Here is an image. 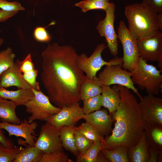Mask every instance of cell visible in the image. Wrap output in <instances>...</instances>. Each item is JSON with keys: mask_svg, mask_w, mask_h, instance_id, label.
<instances>
[{"mask_svg": "<svg viewBox=\"0 0 162 162\" xmlns=\"http://www.w3.org/2000/svg\"><path fill=\"white\" fill-rule=\"evenodd\" d=\"M41 55V79L51 103L62 108L79 102L86 76L77 64L75 49L54 43L48 44Z\"/></svg>", "mask_w": 162, "mask_h": 162, "instance_id": "6da1fadb", "label": "cell"}, {"mask_svg": "<svg viewBox=\"0 0 162 162\" xmlns=\"http://www.w3.org/2000/svg\"><path fill=\"white\" fill-rule=\"evenodd\" d=\"M116 86L121 101L116 111L112 113L116 122L112 134L102 143L103 149H111L119 145L131 148L137 143L144 130L145 123L136 98L129 88Z\"/></svg>", "mask_w": 162, "mask_h": 162, "instance_id": "7a4b0ae2", "label": "cell"}, {"mask_svg": "<svg viewBox=\"0 0 162 162\" xmlns=\"http://www.w3.org/2000/svg\"><path fill=\"white\" fill-rule=\"evenodd\" d=\"M124 14L128 23V30L136 40L159 30L157 24L158 13L142 3L126 6Z\"/></svg>", "mask_w": 162, "mask_h": 162, "instance_id": "3957f363", "label": "cell"}, {"mask_svg": "<svg viewBox=\"0 0 162 162\" xmlns=\"http://www.w3.org/2000/svg\"><path fill=\"white\" fill-rule=\"evenodd\" d=\"M161 71L140 57L138 63L130 72L131 79L141 90L148 94L158 95L162 89Z\"/></svg>", "mask_w": 162, "mask_h": 162, "instance_id": "277c9868", "label": "cell"}, {"mask_svg": "<svg viewBox=\"0 0 162 162\" xmlns=\"http://www.w3.org/2000/svg\"><path fill=\"white\" fill-rule=\"evenodd\" d=\"M34 96L25 105L26 111L31 115L28 117L31 123L36 120L46 122L52 115L58 112L61 108L52 105L47 96L40 90L31 88Z\"/></svg>", "mask_w": 162, "mask_h": 162, "instance_id": "5b68a950", "label": "cell"}, {"mask_svg": "<svg viewBox=\"0 0 162 162\" xmlns=\"http://www.w3.org/2000/svg\"><path fill=\"white\" fill-rule=\"evenodd\" d=\"M106 48L104 44H99L97 46L89 57L85 53L78 55L77 64L82 72L86 74V77L91 79L96 76L97 72L104 66L122 64V58L116 56L108 62L104 61L102 57L101 53Z\"/></svg>", "mask_w": 162, "mask_h": 162, "instance_id": "8992f818", "label": "cell"}, {"mask_svg": "<svg viewBox=\"0 0 162 162\" xmlns=\"http://www.w3.org/2000/svg\"><path fill=\"white\" fill-rule=\"evenodd\" d=\"M122 64H112L105 67L98 74V80L101 85L109 86L117 85L125 86L132 90L140 99L142 97L134 86L131 79L130 72L123 69Z\"/></svg>", "mask_w": 162, "mask_h": 162, "instance_id": "52a82bcc", "label": "cell"}, {"mask_svg": "<svg viewBox=\"0 0 162 162\" xmlns=\"http://www.w3.org/2000/svg\"><path fill=\"white\" fill-rule=\"evenodd\" d=\"M117 35L123 48L122 67L131 72L138 63L140 58L136 40L131 34L122 20L119 22Z\"/></svg>", "mask_w": 162, "mask_h": 162, "instance_id": "ba28073f", "label": "cell"}, {"mask_svg": "<svg viewBox=\"0 0 162 162\" xmlns=\"http://www.w3.org/2000/svg\"><path fill=\"white\" fill-rule=\"evenodd\" d=\"M34 146L44 153L63 151L59 130L46 122L41 126Z\"/></svg>", "mask_w": 162, "mask_h": 162, "instance_id": "9c48e42d", "label": "cell"}, {"mask_svg": "<svg viewBox=\"0 0 162 162\" xmlns=\"http://www.w3.org/2000/svg\"><path fill=\"white\" fill-rule=\"evenodd\" d=\"M38 126L36 122L29 123L26 118L22 120L18 124H13L4 122H0V128L6 130L8 136H14L22 137L24 140H19V145L34 146L37 137L35 130Z\"/></svg>", "mask_w": 162, "mask_h": 162, "instance_id": "30bf717a", "label": "cell"}, {"mask_svg": "<svg viewBox=\"0 0 162 162\" xmlns=\"http://www.w3.org/2000/svg\"><path fill=\"white\" fill-rule=\"evenodd\" d=\"M115 8V5L112 3L105 11L106 15L104 18L98 22L96 27L100 35L105 38L110 53L114 56H117L118 53V35L115 31L114 25Z\"/></svg>", "mask_w": 162, "mask_h": 162, "instance_id": "8fae6325", "label": "cell"}, {"mask_svg": "<svg viewBox=\"0 0 162 162\" xmlns=\"http://www.w3.org/2000/svg\"><path fill=\"white\" fill-rule=\"evenodd\" d=\"M140 57L147 62L157 61L162 53V32L159 30L136 40Z\"/></svg>", "mask_w": 162, "mask_h": 162, "instance_id": "7c38bea8", "label": "cell"}, {"mask_svg": "<svg viewBox=\"0 0 162 162\" xmlns=\"http://www.w3.org/2000/svg\"><path fill=\"white\" fill-rule=\"evenodd\" d=\"M139 104L145 124L154 123L162 126V99L148 94L140 99Z\"/></svg>", "mask_w": 162, "mask_h": 162, "instance_id": "4fadbf2b", "label": "cell"}, {"mask_svg": "<svg viewBox=\"0 0 162 162\" xmlns=\"http://www.w3.org/2000/svg\"><path fill=\"white\" fill-rule=\"evenodd\" d=\"M79 102L62 108L57 113L51 116L47 121L59 129L64 126H71L82 119L84 115Z\"/></svg>", "mask_w": 162, "mask_h": 162, "instance_id": "5bb4252c", "label": "cell"}, {"mask_svg": "<svg viewBox=\"0 0 162 162\" xmlns=\"http://www.w3.org/2000/svg\"><path fill=\"white\" fill-rule=\"evenodd\" d=\"M82 119L103 136L107 135L112 130L113 120L105 109H100L84 114Z\"/></svg>", "mask_w": 162, "mask_h": 162, "instance_id": "9a60e30c", "label": "cell"}, {"mask_svg": "<svg viewBox=\"0 0 162 162\" xmlns=\"http://www.w3.org/2000/svg\"><path fill=\"white\" fill-rule=\"evenodd\" d=\"M11 86H16L18 89L31 88L20 70L18 59L0 75V87L6 88Z\"/></svg>", "mask_w": 162, "mask_h": 162, "instance_id": "2e32d148", "label": "cell"}, {"mask_svg": "<svg viewBox=\"0 0 162 162\" xmlns=\"http://www.w3.org/2000/svg\"><path fill=\"white\" fill-rule=\"evenodd\" d=\"M18 61L20 70L24 80L31 88L40 90L39 83L36 80L38 71L34 67L31 54H28L23 61Z\"/></svg>", "mask_w": 162, "mask_h": 162, "instance_id": "e0dca14e", "label": "cell"}, {"mask_svg": "<svg viewBox=\"0 0 162 162\" xmlns=\"http://www.w3.org/2000/svg\"><path fill=\"white\" fill-rule=\"evenodd\" d=\"M34 96L32 88H19L15 91L9 90L0 87V98L14 102L17 106H25Z\"/></svg>", "mask_w": 162, "mask_h": 162, "instance_id": "ac0fdd59", "label": "cell"}, {"mask_svg": "<svg viewBox=\"0 0 162 162\" xmlns=\"http://www.w3.org/2000/svg\"><path fill=\"white\" fill-rule=\"evenodd\" d=\"M102 106L112 113L117 110L121 101L120 92L116 86L101 85Z\"/></svg>", "mask_w": 162, "mask_h": 162, "instance_id": "d6986e66", "label": "cell"}, {"mask_svg": "<svg viewBox=\"0 0 162 162\" xmlns=\"http://www.w3.org/2000/svg\"><path fill=\"white\" fill-rule=\"evenodd\" d=\"M149 147L144 130L141 138L136 145L132 148L128 149V155L129 162H148Z\"/></svg>", "mask_w": 162, "mask_h": 162, "instance_id": "ffe728a7", "label": "cell"}, {"mask_svg": "<svg viewBox=\"0 0 162 162\" xmlns=\"http://www.w3.org/2000/svg\"><path fill=\"white\" fill-rule=\"evenodd\" d=\"M144 130L149 146L162 151V126L154 123H145Z\"/></svg>", "mask_w": 162, "mask_h": 162, "instance_id": "44dd1931", "label": "cell"}, {"mask_svg": "<svg viewBox=\"0 0 162 162\" xmlns=\"http://www.w3.org/2000/svg\"><path fill=\"white\" fill-rule=\"evenodd\" d=\"M101 93V85L98 77L96 76L90 79L86 77L80 88L79 98L80 100H83L100 94Z\"/></svg>", "mask_w": 162, "mask_h": 162, "instance_id": "7402d4cb", "label": "cell"}, {"mask_svg": "<svg viewBox=\"0 0 162 162\" xmlns=\"http://www.w3.org/2000/svg\"><path fill=\"white\" fill-rule=\"evenodd\" d=\"M17 106L13 101L4 99L0 101V120L13 124H18L21 121L17 116L16 109Z\"/></svg>", "mask_w": 162, "mask_h": 162, "instance_id": "603a6c76", "label": "cell"}, {"mask_svg": "<svg viewBox=\"0 0 162 162\" xmlns=\"http://www.w3.org/2000/svg\"><path fill=\"white\" fill-rule=\"evenodd\" d=\"M76 126H64L59 130L60 135L63 148L76 156L78 152L76 147L74 134Z\"/></svg>", "mask_w": 162, "mask_h": 162, "instance_id": "cb8c5ba5", "label": "cell"}, {"mask_svg": "<svg viewBox=\"0 0 162 162\" xmlns=\"http://www.w3.org/2000/svg\"><path fill=\"white\" fill-rule=\"evenodd\" d=\"M128 148L124 145L117 146L111 149H102L101 151L109 162H129Z\"/></svg>", "mask_w": 162, "mask_h": 162, "instance_id": "d4e9b609", "label": "cell"}, {"mask_svg": "<svg viewBox=\"0 0 162 162\" xmlns=\"http://www.w3.org/2000/svg\"><path fill=\"white\" fill-rule=\"evenodd\" d=\"M22 148L13 162H39L43 153L34 146Z\"/></svg>", "mask_w": 162, "mask_h": 162, "instance_id": "484cf974", "label": "cell"}, {"mask_svg": "<svg viewBox=\"0 0 162 162\" xmlns=\"http://www.w3.org/2000/svg\"><path fill=\"white\" fill-rule=\"evenodd\" d=\"M103 149V143L94 141L89 148L82 154H78L76 156L77 162H96L99 152Z\"/></svg>", "mask_w": 162, "mask_h": 162, "instance_id": "4316f807", "label": "cell"}, {"mask_svg": "<svg viewBox=\"0 0 162 162\" xmlns=\"http://www.w3.org/2000/svg\"><path fill=\"white\" fill-rule=\"evenodd\" d=\"M75 130L93 141H99L103 143L104 142L103 136L95 129L86 122L82 123L78 127H76Z\"/></svg>", "mask_w": 162, "mask_h": 162, "instance_id": "83f0119b", "label": "cell"}, {"mask_svg": "<svg viewBox=\"0 0 162 162\" xmlns=\"http://www.w3.org/2000/svg\"><path fill=\"white\" fill-rule=\"evenodd\" d=\"M112 4L109 2L84 0L76 3L75 5L80 8L83 12L85 13L89 10L94 9H102L105 11Z\"/></svg>", "mask_w": 162, "mask_h": 162, "instance_id": "f1b7e54d", "label": "cell"}, {"mask_svg": "<svg viewBox=\"0 0 162 162\" xmlns=\"http://www.w3.org/2000/svg\"><path fill=\"white\" fill-rule=\"evenodd\" d=\"M15 57L12 49L9 47L0 52V75L14 64Z\"/></svg>", "mask_w": 162, "mask_h": 162, "instance_id": "f546056e", "label": "cell"}, {"mask_svg": "<svg viewBox=\"0 0 162 162\" xmlns=\"http://www.w3.org/2000/svg\"><path fill=\"white\" fill-rule=\"evenodd\" d=\"M22 148L17 146L7 147L0 142V162H13Z\"/></svg>", "mask_w": 162, "mask_h": 162, "instance_id": "4dcf8cb0", "label": "cell"}, {"mask_svg": "<svg viewBox=\"0 0 162 162\" xmlns=\"http://www.w3.org/2000/svg\"><path fill=\"white\" fill-rule=\"evenodd\" d=\"M82 111L85 114L101 109L102 106L101 94L83 100Z\"/></svg>", "mask_w": 162, "mask_h": 162, "instance_id": "1f68e13d", "label": "cell"}, {"mask_svg": "<svg viewBox=\"0 0 162 162\" xmlns=\"http://www.w3.org/2000/svg\"><path fill=\"white\" fill-rule=\"evenodd\" d=\"M74 138L75 145L78 154H82L85 152L94 142L75 130Z\"/></svg>", "mask_w": 162, "mask_h": 162, "instance_id": "d6a6232c", "label": "cell"}, {"mask_svg": "<svg viewBox=\"0 0 162 162\" xmlns=\"http://www.w3.org/2000/svg\"><path fill=\"white\" fill-rule=\"evenodd\" d=\"M72 160L68 158V155L63 151L49 153H43L39 162H70Z\"/></svg>", "mask_w": 162, "mask_h": 162, "instance_id": "836d02e7", "label": "cell"}, {"mask_svg": "<svg viewBox=\"0 0 162 162\" xmlns=\"http://www.w3.org/2000/svg\"><path fill=\"white\" fill-rule=\"evenodd\" d=\"M46 27H38L34 29L33 34L36 40L44 42H48L50 40L51 36L45 29Z\"/></svg>", "mask_w": 162, "mask_h": 162, "instance_id": "e575fe53", "label": "cell"}, {"mask_svg": "<svg viewBox=\"0 0 162 162\" xmlns=\"http://www.w3.org/2000/svg\"><path fill=\"white\" fill-rule=\"evenodd\" d=\"M0 8L6 11L24 10L25 8L20 3L16 2H8L7 1L0 0Z\"/></svg>", "mask_w": 162, "mask_h": 162, "instance_id": "d590c367", "label": "cell"}, {"mask_svg": "<svg viewBox=\"0 0 162 162\" xmlns=\"http://www.w3.org/2000/svg\"><path fill=\"white\" fill-rule=\"evenodd\" d=\"M142 3L151 8L158 14L162 13V0H141Z\"/></svg>", "mask_w": 162, "mask_h": 162, "instance_id": "8d00e7d4", "label": "cell"}, {"mask_svg": "<svg viewBox=\"0 0 162 162\" xmlns=\"http://www.w3.org/2000/svg\"><path fill=\"white\" fill-rule=\"evenodd\" d=\"M148 152L149 154L148 162H161L162 161V151H158L153 148L149 147Z\"/></svg>", "mask_w": 162, "mask_h": 162, "instance_id": "74e56055", "label": "cell"}, {"mask_svg": "<svg viewBox=\"0 0 162 162\" xmlns=\"http://www.w3.org/2000/svg\"><path fill=\"white\" fill-rule=\"evenodd\" d=\"M0 142L7 147L12 148L14 146L12 140L6 137L2 129L1 128H0Z\"/></svg>", "mask_w": 162, "mask_h": 162, "instance_id": "f35d334b", "label": "cell"}, {"mask_svg": "<svg viewBox=\"0 0 162 162\" xmlns=\"http://www.w3.org/2000/svg\"><path fill=\"white\" fill-rule=\"evenodd\" d=\"M17 11H6L0 9V22L6 21L18 13Z\"/></svg>", "mask_w": 162, "mask_h": 162, "instance_id": "ab89813d", "label": "cell"}, {"mask_svg": "<svg viewBox=\"0 0 162 162\" xmlns=\"http://www.w3.org/2000/svg\"><path fill=\"white\" fill-rule=\"evenodd\" d=\"M96 162H109L102 152L101 150L98 153Z\"/></svg>", "mask_w": 162, "mask_h": 162, "instance_id": "60d3db41", "label": "cell"}, {"mask_svg": "<svg viewBox=\"0 0 162 162\" xmlns=\"http://www.w3.org/2000/svg\"><path fill=\"white\" fill-rule=\"evenodd\" d=\"M157 24L159 29L162 30V13H158L157 15Z\"/></svg>", "mask_w": 162, "mask_h": 162, "instance_id": "b9f144b4", "label": "cell"}, {"mask_svg": "<svg viewBox=\"0 0 162 162\" xmlns=\"http://www.w3.org/2000/svg\"><path fill=\"white\" fill-rule=\"evenodd\" d=\"M158 62V67L160 68V70L162 71V53L160 55L157 61Z\"/></svg>", "mask_w": 162, "mask_h": 162, "instance_id": "7bdbcfd3", "label": "cell"}, {"mask_svg": "<svg viewBox=\"0 0 162 162\" xmlns=\"http://www.w3.org/2000/svg\"><path fill=\"white\" fill-rule=\"evenodd\" d=\"M4 40L0 37V47L4 43Z\"/></svg>", "mask_w": 162, "mask_h": 162, "instance_id": "ee69618b", "label": "cell"}, {"mask_svg": "<svg viewBox=\"0 0 162 162\" xmlns=\"http://www.w3.org/2000/svg\"><path fill=\"white\" fill-rule=\"evenodd\" d=\"M96 0V1H102V2H108L109 0Z\"/></svg>", "mask_w": 162, "mask_h": 162, "instance_id": "f6af8a7d", "label": "cell"}, {"mask_svg": "<svg viewBox=\"0 0 162 162\" xmlns=\"http://www.w3.org/2000/svg\"><path fill=\"white\" fill-rule=\"evenodd\" d=\"M4 99L0 98V101L2 100H3Z\"/></svg>", "mask_w": 162, "mask_h": 162, "instance_id": "bcb514c9", "label": "cell"}, {"mask_svg": "<svg viewBox=\"0 0 162 162\" xmlns=\"http://www.w3.org/2000/svg\"><path fill=\"white\" fill-rule=\"evenodd\" d=\"M2 0L7 1V0Z\"/></svg>", "mask_w": 162, "mask_h": 162, "instance_id": "7dc6e473", "label": "cell"}]
</instances>
